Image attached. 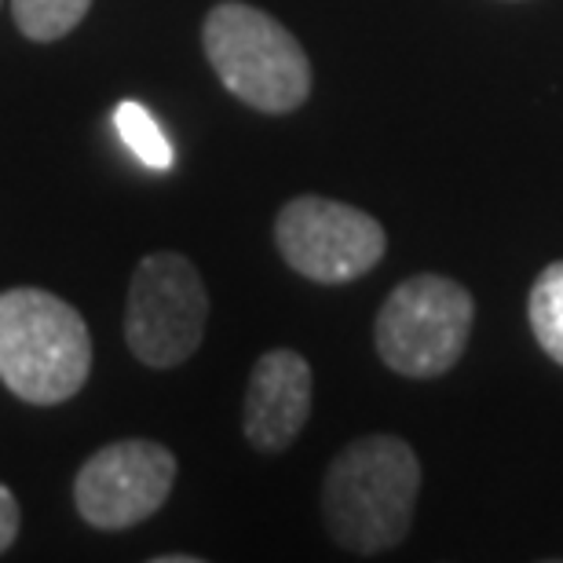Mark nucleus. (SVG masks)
Masks as SVG:
<instances>
[{
  "mask_svg": "<svg viewBox=\"0 0 563 563\" xmlns=\"http://www.w3.org/2000/svg\"><path fill=\"white\" fill-rule=\"evenodd\" d=\"M206 59L223 88L264 114H289L311 96V63L300 41L267 11L223 0L201 26Z\"/></svg>",
  "mask_w": 563,
  "mask_h": 563,
  "instance_id": "nucleus-3",
  "label": "nucleus"
},
{
  "mask_svg": "<svg viewBox=\"0 0 563 563\" xmlns=\"http://www.w3.org/2000/svg\"><path fill=\"white\" fill-rule=\"evenodd\" d=\"M114 125H118V136L125 140V146L140 157L146 168H157V173L173 168L176 151H173V143H168L162 125L151 118V110H146V107L132 103V99H129V103H118Z\"/></svg>",
  "mask_w": 563,
  "mask_h": 563,
  "instance_id": "nucleus-11",
  "label": "nucleus"
},
{
  "mask_svg": "<svg viewBox=\"0 0 563 563\" xmlns=\"http://www.w3.org/2000/svg\"><path fill=\"white\" fill-rule=\"evenodd\" d=\"M476 303L454 278L413 275L399 282L377 314V355L402 377H439L465 355Z\"/></svg>",
  "mask_w": 563,
  "mask_h": 563,
  "instance_id": "nucleus-4",
  "label": "nucleus"
},
{
  "mask_svg": "<svg viewBox=\"0 0 563 563\" xmlns=\"http://www.w3.org/2000/svg\"><path fill=\"white\" fill-rule=\"evenodd\" d=\"M527 314H531V330L542 352L563 366V261L549 264L534 278L531 297H527Z\"/></svg>",
  "mask_w": 563,
  "mask_h": 563,
  "instance_id": "nucleus-9",
  "label": "nucleus"
},
{
  "mask_svg": "<svg viewBox=\"0 0 563 563\" xmlns=\"http://www.w3.org/2000/svg\"><path fill=\"white\" fill-rule=\"evenodd\" d=\"M173 483V450L151 439H121L85 461L74 479V501L81 520L99 531H125L162 509Z\"/></svg>",
  "mask_w": 563,
  "mask_h": 563,
  "instance_id": "nucleus-7",
  "label": "nucleus"
},
{
  "mask_svg": "<svg viewBox=\"0 0 563 563\" xmlns=\"http://www.w3.org/2000/svg\"><path fill=\"white\" fill-rule=\"evenodd\" d=\"M157 563H198V556H157Z\"/></svg>",
  "mask_w": 563,
  "mask_h": 563,
  "instance_id": "nucleus-13",
  "label": "nucleus"
},
{
  "mask_svg": "<svg viewBox=\"0 0 563 563\" xmlns=\"http://www.w3.org/2000/svg\"><path fill=\"white\" fill-rule=\"evenodd\" d=\"M311 413V366L308 358L289 352V347H275L256 358L250 388H245V413L242 428L245 439L261 450V454H278L300 428L308 424Z\"/></svg>",
  "mask_w": 563,
  "mask_h": 563,
  "instance_id": "nucleus-8",
  "label": "nucleus"
},
{
  "mask_svg": "<svg viewBox=\"0 0 563 563\" xmlns=\"http://www.w3.org/2000/svg\"><path fill=\"white\" fill-rule=\"evenodd\" d=\"M19 523H22V512H19L15 494L0 483V553H8L11 542L19 538Z\"/></svg>",
  "mask_w": 563,
  "mask_h": 563,
  "instance_id": "nucleus-12",
  "label": "nucleus"
},
{
  "mask_svg": "<svg viewBox=\"0 0 563 563\" xmlns=\"http://www.w3.org/2000/svg\"><path fill=\"white\" fill-rule=\"evenodd\" d=\"M92 336L74 303L19 286L0 292V380L33 407H55L85 388Z\"/></svg>",
  "mask_w": 563,
  "mask_h": 563,
  "instance_id": "nucleus-2",
  "label": "nucleus"
},
{
  "mask_svg": "<svg viewBox=\"0 0 563 563\" xmlns=\"http://www.w3.org/2000/svg\"><path fill=\"white\" fill-rule=\"evenodd\" d=\"M275 242L282 261L319 286L363 278L388 250L385 228L369 212L319 195L292 198L278 212Z\"/></svg>",
  "mask_w": 563,
  "mask_h": 563,
  "instance_id": "nucleus-6",
  "label": "nucleus"
},
{
  "mask_svg": "<svg viewBox=\"0 0 563 563\" xmlns=\"http://www.w3.org/2000/svg\"><path fill=\"white\" fill-rule=\"evenodd\" d=\"M92 0H11V15L22 37L52 44L77 30V22L88 15Z\"/></svg>",
  "mask_w": 563,
  "mask_h": 563,
  "instance_id": "nucleus-10",
  "label": "nucleus"
},
{
  "mask_svg": "<svg viewBox=\"0 0 563 563\" xmlns=\"http://www.w3.org/2000/svg\"><path fill=\"white\" fill-rule=\"evenodd\" d=\"M421 490V461L399 435L355 439L333 457L322 483V512L333 542L358 556L396 549L410 531Z\"/></svg>",
  "mask_w": 563,
  "mask_h": 563,
  "instance_id": "nucleus-1",
  "label": "nucleus"
},
{
  "mask_svg": "<svg viewBox=\"0 0 563 563\" xmlns=\"http://www.w3.org/2000/svg\"><path fill=\"white\" fill-rule=\"evenodd\" d=\"M209 322V297L198 267L179 253L143 256L129 286L125 341L151 369H173L198 352Z\"/></svg>",
  "mask_w": 563,
  "mask_h": 563,
  "instance_id": "nucleus-5",
  "label": "nucleus"
}]
</instances>
